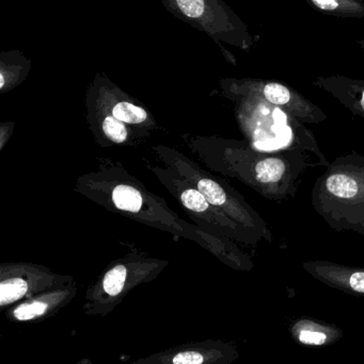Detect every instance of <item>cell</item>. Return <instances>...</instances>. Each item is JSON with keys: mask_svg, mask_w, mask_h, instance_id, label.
Listing matches in <instances>:
<instances>
[{"mask_svg": "<svg viewBox=\"0 0 364 364\" xmlns=\"http://www.w3.org/2000/svg\"><path fill=\"white\" fill-rule=\"evenodd\" d=\"M229 90L237 95H254L284 109L303 123L321 124L328 119L326 113L290 85L265 79H232Z\"/></svg>", "mask_w": 364, "mask_h": 364, "instance_id": "4", "label": "cell"}, {"mask_svg": "<svg viewBox=\"0 0 364 364\" xmlns=\"http://www.w3.org/2000/svg\"><path fill=\"white\" fill-rule=\"evenodd\" d=\"M0 89L4 90L13 80L19 81L21 73L29 68L30 61L19 50H4L0 53Z\"/></svg>", "mask_w": 364, "mask_h": 364, "instance_id": "10", "label": "cell"}, {"mask_svg": "<svg viewBox=\"0 0 364 364\" xmlns=\"http://www.w3.org/2000/svg\"><path fill=\"white\" fill-rule=\"evenodd\" d=\"M235 95L239 100L241 122L252 149L266 153L303 151L313 154L325 168L331 164L305 123L258 96Z\"/></svg>", "mask_w": 364, "mask_h": 364, "instance_id": "2", "label": "cell"}, {"mask_svg": "<svg viewBox=\"0 0 364 364\" xmlns=\"http://www.w3.org/2000/svg\"><path fill=\"white\" fill-rule=\"evenodd\" d=\"M113 117L123 123L140 124L147 119V114L140 107L128 102H121L113 109Z\"/></svg>", "mask_w": 364, "mask_h": 364, "instance_id": "13", "label": "cell"}, {"mask_svg": "<svg viewBox=\"0 0 364 364\" xmlns=\"http://www.w3.org/2000/svg\"><path fill=\"white\" fill-rule=\"evenodd\" d=\"M313 10L342 18H364V0H306Z\"/></svg>", "mask_w": 364, "mask_h": 364, "instance_id": "9", "label": "cell"}, {"mask_svg": "<svg viewBox=\"0 0 364 364\" xmlns=\"http://www.w3.org/2000/svg\"><path fill=\"white\" fill-rule=\"evenodd\" d=\"M357 44H358V46L360 47L361 50L364 53V38L357 41Z\"/></svg>", "mask_w": 364, "mask_h": 364, "instance_id": "17", "label": "cell"}, {"mask_svg": "<svg viewBox=\"0 0 364 364\" xmlns=\"http://www.w3.org/2000/svg\"><path fill=\"white\" fill-rule=\"evenodd\" d=\"M113 200L118 209L138 212L142 205V196L136 188L130 186H118L113 190Z\"/></svg>", "mask_w": 364, "mask_h": 364, "instance_id": "12", "label": "cell"}, {"mask_svg": "<svg viewBox=\"0 0 364 364\" xmlns=\"http://www.w3.org/2000/svg\"><path fill=\"white\" fill-rule=\"evenodd\" d=\"M71 290H59L42 296L26 299L8 309L6 320L12 323H36L55 316L70 301Z\"/></svg>", "mask_w": 364, "mask_h": 364, "instance_id": "6", "label": "cell"}, {"mask_svg": "<svg viewBox=\"0 0 364 364\" xmlns=\"http://www.w3.org/2000/svg\"><path fill=\"white\" fill-rule=\"evenodd\" d=\"M303 269L327 282L342 284L353 292L364 294V269L343 267L329 261H309Z\"/></svg>", "mask_w": 364, "mask_h": 364, "instance_id": "8", "label": "cell"}, {"mask_svg": "<svg viewBox=\"0 0 364 364\" xmlns=\"http://www.w3.org/2000/svg\"><path fill=\"white\" fill-rule=\"evenodd\" d=\"M312 85L331 94L353 114L364 119V80L331 75L316 77Z\"/></svg>", "mask_w": 364, "mask_h": 364, "instance_id": "7", "label": "cell"}, {"mask_svg": "<svg viewBox=\"0 0 364 364\" xmlns=\"http://www.w3.org/2000/svg\"><path fill=\"white\" fill-rule=\"evenodd\" d=\"M177 18L209 36L218 46L222 43L249 53L260 36L224 0H160Z\"/></svg>", "mask_w": 364, "mask_h": 364, "instance_id": "3", "label": "cell"}, {"mask_svg": "<svg viewBox=\"0 0 364 364\" xmlns=\"http://www.w3.org/2000/svg\"><path fill=\"white\" fill-rule=\"evenodd\" d=\"M103 130L105 134L115 143H122L128 138V130L123 122L119 121L115 117H107L103 122Z\"/></svg>", "mask_w": 364, "mask_h": 364, "instance_id": "14", "label": "cell"}, {"mask_svg": "<svg viewBox=\"0 0 364 364\" xmlns=\"http://www.w3.org/2000/svg\"><path fill=\"white\" fill-rule=\"evenodd\" d=\"M227 350L220 342H192L137 359L130 364H220L228 360Z\"/></svg>", "mask_w": 364, "mask_h": 364, "instance_id": "5", "label": "cell"}, {"mask_svg": "<svg viewBox=\"0 0 364 364\" xmlns=\"http://www.w3.org/2000/svg\"><path fill=\"white\" fill-rule=\"evenodd\" d=\"M311 203L333 230L364 237V156L352 151L331 162L312 188Z\"/></svg>", "mask_w": 364, "mask_h": 364, "instance_id": "1", "label": "cell"}, {"mask_svg": "<svg viewBox=\"0 0 364 364\" xmlns=\"http://www.w3.org/2000/svg\"><path fill=\"white\" fill-rule=\"evenodd\" d=\"M181 200L187 209L194 212H205L209 208V201L200 191H184L182 193Z\"/></svg>", "mask_w": 364, "mask_h": 364, "instance_id": "15", "label": "cell"}, {"mask_svg": "<svg viewBox=\"0 0 364 364\" xmlns=\"http://www.w3.org/2000/svg\"><path fill=\"white\" fill-rule=\"evenodd\" d=\"M30 282L25 278L14 276L4 278L0 282V306L1 309L10 307L13 304L27 299L31 294L32 288Z\"/></svg>", "mask_w": 364, "mask_h": 364, "instance_id": "11", "label": "cell"}, {"mask_svg": "<svg viewBox=\"0 0 364 364\" xmlns=\"http://www.w3.org/2000/svg\"><path fill=\"white\" fill-rule=\"evenodd\" d=\"M326 335L318 331H303L299 335V340L303 343L312 344V346H321L326 341Z\"/></svg>", "mask_w": 364, "mask_h": 364, "instance_id": "16", "label": "cell"}]
</instances>
